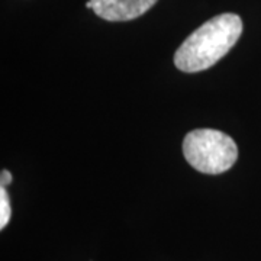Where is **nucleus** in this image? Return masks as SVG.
Here are the masks:
<instances>
[{"instance_id":"1","label":"nucleus","mask_w":261,"mask_h":261,"mask_svg":"<svg viewBox=\"0 0 261 261\" xmlns=\"http://www.w3.org/2000/svg\"><path fill=\"white\" fill-rule=\"evenodd\" d=\"M241 34L243 20L238 15H218L185 39L174 54V64L183 73L207 70L229 53Z\"/></svg>"},{"instance_id":"2","label":"nucleus","mask_w":261,"mask_h":261,"mask_svg":"<svg viewBox=\"0 0 261 261\" xmlns=\"http://www.w3.org/2000/svg\"><path fill=\"white\" fill-rule=\"evenodd\" d=\"M183 154L192 167L205 174L228 171L238 159L235 141L216 129L190 130L183 140Z\"/></svg>"},{"instance_id":"3","label":"nucleus","mask_w":261,"mask_h":261,"mask_svg":"<svg viewBox=\"0 0 261 261\" xmlns=\"http://www.w3.org/2000/svg\"><path fill=\"white\" fill-rule=\"evenodd\" d=\"M92 10L105 20L125 22L142 16L157 0H89Z\"/></svg>"},{"instance_id":"4","label":"nucleus","mask_w":261,"mask_h":261,"mask_svg":"<svg viewBox=\"0 0 261 261\" xmlns=\"http://www.w3.org/2000/svg\"><path fill=\"white\" fill-rule=\"evenodd\" d=\"M12 209H10L9 196L6 193L5 186L0 187V228L3 229L6 225L9 224Z\"/></svg>"},{"instance_id":"5","label":"nucleus","mask_w":261,"mask_h":261,"mask_svg":"<svg viewBox=\"0 0 261 261\" xmlns=\"http://www.w3.org/2000/svg\"><path fill=\"white\" fill-rule=\"evenodd\" d=\"M0 177H2V186H8L10 181H12V174H10L8 170H3L2 174H0Z\"/></svg>"}]
</instances>
